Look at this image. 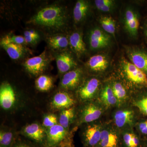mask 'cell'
<instances>
[{
    "label": "cell",
    "mask_w": 147,
    "mask_h": 147,
    "mask_svg": "<svg viewBox=\"0 0 147 147\" xmlns=\"http://www.w3.org/2000/svg\"><path fill=\"white\" fill-rule=\"evenodd\" d=\"M66 20L63 7L60 6L52 5L40 10L28 23L51 30H59L65 26Z\"/></svg>",
    "instance_id": "obj_1"
},
{
    "label": "cell",
    "mask_w": 147,
    "mask_h": 147,
    "mask_svg": "<svg viewBox=\"0 0 147 147\" xmlns=\"http://www.w3.org/2000/svg\"><path fill=\"white\" fill-rule=\"evenodd\" d=\"M128 55L131 63L147 73V53L136 50L131 51Z\"/></svg>",
    "instance_id": "obj_17"
},
{
    "label": "cell",
    "mask_w": 147,
    "mask_h": 147,
    "mask_svg": "<svg viewBox=\"0 0 147 147\" xmlns=\"http://www.w3.org/2000/svg\"><path fill=\"white\" fill-rule=\"evenodd\" d=\"M12 147H33L27 142L21 141H16Z\"/></svg>",
    "instance_id": "obj_35"
},
{
    "label": "cell",
    "mask_w": 147,
    "mask_h": 147,
    "mask_svg": "<svg viewBox=\"0 0 147 147\" xmlns=\"http://www.w3.org/2000/svg\"><path fill=\"white\" fill-rule=\"evenodd\" d=\"M21 133L42 147L45 146L47 136L46 129L38 123L27 125L22 129Z\"/></svg>",
    "instance_id": "obj_4"
},
{
    "label": "cell",
    "mask_w": 147,
    "mask_h": 147,
    "mask_svg": "<svg viewBox=\"0 0 147 147\" xmlns=\"http://www.w3.org/2000/svg\"><path fill=\"white\" fill-rule=\"evenodd\" d=\"M47 41L49 46L55 50H64L69 45V39L62 34L50 36L47 37Z\"/></svg>",
    "instance_id": "obj_19"
},
{
    "label": "cell",
    "mask_w": 147,
    "mask_h": 147,
    "mask_svg": "<svg viewBox=\"0 0 147 147\" xmlns=\"http://www.w3.org/2000/svg\"><path fill=\"white\" fill-rule=\"evenodd\" d=\"M83 72L80 68L74 69L63 74L60 84L61 90H74L79 86L82 80Z\"/></svg>",
    "instance_id": "obj_8"
},
{
    "label": "cell",
    "mask_w": 147,
    "mask_h": 147,
    "mask_svg": "<svg viewBox=\"0 0 147 147\" xmlns=\"http://www.w3.org/2000/svg\"><path fill=\"white\" fill-rule=\"evenodd\" d=\"M35 86L37 89L40 91H48L53 87V78L47 75H40L36 80Z\"/></svg>",
    "instance_id": "obj_24"
},
{
    "label": "cell",
    "mask_w": 147,
    "mask_h": 147,
    "mask_svg": "<svg viewBox=\"0 0 147 147\" xmlns=\"http://www.w3.org/2000/svg\"><path fill=\"white\" fill-rule=\"evenodd\" d=\"M75 100L67 91L61 90L57 92L52 98L50 106L54 111H62L73 107Z\"/></svg>",
    "instance_id": "obj_6"
},
{
    "label": "cell",
    "mask_w": 147,
    "mask_h": 147,
    "mask_svg": "<svg viewBox=\"0 0 147 147\" xmlns=\"http://www.w3.org/2000/svg\"><path fill=\"white\" fill-rule=\"evenodd\" d=\"M101 97L102 102L107 106L115 105L117 101L113 93L112 88L109 86H106L102 90Z\"/></svg>",
    "instance_id": "obj_26"
},
{
    "label": "cell",
    "mask_w": 147,
    "mask_h": 147,
    "mask_svg": "<svg viewBox=\"0 0 147 147\" xmlns=\"http://www.w3.org/2000/svg\"><path fill=\"white\" fill-rule=\"evenodd\" d=\"M9 43L23 45L26 43L25 38L21 36L7 35L1 40V45Z\"/></svg>",
    "instance_id": "obj_30"
},
{
    "label": "cell",
    "mask_w": 147,
    "mask_h": 147,
    "mask_svg": "<svg viewBox=\"0 0 147 147\" xmlns=\"http://www.w3.org/2000/svg\"><path fill=\"white\" fill-rule=\"evenodd\" d=\"M139 144V139L135 134H132L131 137V147H138Z\"/></svg>",
    "instance_id": "obj_37"
},
{
    "label": "cell",
    "mask_w": 147,
    "mask_h": 147,
    "mask_svg": "<svg viewBox=\"0 0 147 147\" xmlns=\"http://www.w3.org/2000/svg\"><path fill=\"white\" fill-rule=\"evenodd\" d=\"M94 2L98 9L103 12L110 11L115 5V2L113 0H96Z\"/></svg>",
    "instance_id": "obj_29"
},
{
    "label": "cell",
    "mask_w": 147,
    "mask_h": 147,
    "mask_svg": "<svg viewBox=\"0 0 147 147\" xmlns=\"http://www.w3.org/2000/svg\"><path fill=\"white\" fill-rule=\"evenodd\" d=\"M75 116V109L74 106L62 110L60 112L58 116L59 124L69 131V127L72 123Z\"/></svg>",
    "instance_id": "obj_20"
},
{
    "label": "cell",
    "mask_w": 147,
    "mask_h": 147,
    "mask_svg": "<svg viewBox=\"0 0 147 147\" xmlns=\"http://www.w3.org/2000/svg\"><path fill=\"white\" fill-rule=\"evenodd\" d=\"M58 124V116L55 114H47L43 117L42 125L46 129Z\"/></svg>",
    "instance_id": "obj_28"
},
{
    "label": "cell",
    "mask_w": 147,
    "mask_h": 147,
    "mask_svg": "<svg viewBox=\"0 0 147 147\" xmlns=\"http://www.w3.org/2000/svg\"><path fill=\"white\" fill-rule=\"evenodd\" d=\"M133 113L130 110H121L116 113L115 116V123L118 127H122L132 121Z\"/></svg>",
    "instance_id": "obj_22"
},
{
    "label": "cell",
    "mask_w": 147,
    "mask_h": 147,
    "mask_svg": "<svg viewBox=\"0 0 147 147\" xmlns=\"http://www.w3.org/2000/svg\"><path fill=\"white\" fill-rule=\"evenodd\" d=\"M125 26L130 35L136 36L138 33L139 21L138 15L133 9H128L125 14Z\"/></svg>",
    "instance_id": "obj_13"
},
{
    "label": "cell",
    "mask_w": 147,
    "mask_h": 147,
    "mask_svg": "<svg viewBox=\"0 0 147 147\" xmlns=\"http://www.w3.org/2000/svg\"><path fill=\"white\" fill-rule=\"evenodd\" d=\"M56 61L59 73L64 74L74 69L77 65L74 58L68 52L61 51L56 56Z\"/></svg>",
    "instance_id": "obj_10"
},
{
    "label": "cell",
    "mask_w": 147,
    "mask_h": 147,
    "mask_svg": "<svg viewBox=\"0 0 147 147\" xmlns=\"http://www.w3.org/2000/svg\"><path fill=\"white\" fill-rule=\"evenodd\" d=\"M135 105L143 114L147 115V97L137 101Z\"/></svg>",
    "instance_id": "obj_32"
},
{
    "label": "cell",
    "mask_w": 147,
    "mask_h": 147,
    "mask_svg": "<svg viewBox=\"0 0 147 147\" xmlns=\"http://www.w3.org/2000/svg\"><path fill=\"white\" fill-rule=\"evenodd\" d=\"M112 90L114 95L117 100H123L126 97V92L123 86L119 83H115L113 84Z\"/></svg>",
    "instance_id": "obj_31"
},
{
    "label": "cell",
    "mask_w": 147,
    "mask_h": 147,
    "mask_svg": "<svg viewBox=\"0 0 147 147\" xmlns=\"http://www.w3.org/2000/svg\"><path fill=\"white\" fill-rule=\"evenodd\" d=\"M102 114L101 109L92 102L88 103L82 108L79 115V122L88 123L98 119Z\"/></svg>",
    "instance_id": "obj_12"
},
{
    "label": "cell",
    "mask_w": 147,
    "mask_h": 147,
    "mask_svg": "<svg viewBox=\"0 0 147 147\" xmlns=\"http://www.w3.org/2000/svg\"><path fill=\"white\" fill-rule=\"evenodd\" d=\"M132 135L131 133H126L124 135V142L127 147H131Z\"/></svg>",
    "instance_id": "obj_33"
},
{
    "label": "cell",
    "mask_w": 147,
    "mask_h": 147,
    "mask_svg": "<svg viewBox=\"0 0 147 147\" xmlns=\"http://www.w3.org/2000/svg\"><path fill=\"white\" fill-rule=\"evenodd\" d=\"M99 85V81L96 78L89 79L79 88L77 94L80 100L87 101L94 97Z\"/></svg>",
    "instance_id": "obj_11"
},
{
    "label": "cell",
    "mask_w": 147,
    "mask_h": 147,
    "mask_svg": "<svg viewBox=\"0 0 147 147\" xmlns=\"http://www.w3.org/2000/svg\"><path fill=\"white\" fill-rule=\"evenodd\" d=\"M139 128L143 134H147V120L139 124Z\"/></svg>",
    "instance_id": "obj_36"
},
{
    "label": "cell",
    "mask_w": 147,
    "mask_h": 147,
    "mask_svg": "<svg viewBox=\"0 0 147 147\" xmlns=\"http://www.w3.org/2000/svg\"><path fill=\"white\" fill-rule=\"evenodd\" d=\"M121 64L124 72L129 81L135 84L147 86V77L144 71L125 59L122 61Z\"/></svg>",
    "instance_id": "obj_7"
},
{
    "label": "cell",
    "mask_w": 147,
    "mask_h": 147,
    "mask_svg": "<svg viewBox=\"0 0 147 147\" xmlns=\"http://www.w3.org/2000/svg\"><path fill=\"white\" fill-rule=\"evenodd\" d=\"M118 144V137L116 134L107 130L101 131L99 144L102 147H116Z\"/></svg>",
    "instance_id": "obj_23"
},
{
    "label": "cell",
    "mask_w": 147,
    "mask_h": 147,
    "mask_svg": "<svg viewBox=\"0 0 147 147\" xmlns=\"http://www.w3.org/2000/svg\"><path fill=\"white\" fill-rule=\"evenodd\" d=\"M146 36H147V28L146 30Z\"/></svg>",
    "instance_id": "obj_39"
},
{
    "label": "cell",
    "mask_w": 147,
    "mask_h": 147,
    "mask_svg": "<svg viewBox=\"0 0 147 147\" xmlns=\"http://www.w3.org/2000/svg\"><path fill=\"white\" fill-rule=\"evenodd\" d=\"M1 45L12 59H19L24 57L27 53L26 49L21 44L9 43Z\"/></svg>",
    "instance_id": "obj_18"
},
{
    "label": "cell",
    "mask_w": 147,
    "mask_h": 147,
    "mask_svg": "<svg viewBox=\"0 0 147 147\" xmlns=\"http://www.w3.org/2000/svg\"><path fill=\"white\" fill-rule=\"evenodd\" d=\"M49 63V59L45 50L38 56L28 59L24 65L30 74L36 76H40L45 71Z\"/></svg>",
    "instance_id": "obj_3"
},
{
    "label": "cell",
    "mask_w": 147,
    "mask_h": 147,
    "mask_svg": "<svg viewBox=\"0 0 147 147\" xmlns=\"http://www.w3.org/2000/svg\"><path fill=\"white\" fill-rule=\"evenodd\" d=\"M24 36L33 37L39 39V35L36 31L33 30H29L26 31L24 33Z\"/></svg>",
    "instance_id": "obj_34"
},
{
    "label": "cell",
    "mask_w": 147,
    "mask_h": 147,
    "mask_svg": "<svg viewBox=\"0 0 147 147\" xmlns=\"http://www.w3.org/2000/svg\"><path fill=\"white\" fill-rule=\"evenodd\" d=\"M102 29L108 33L115 35L116 29V21L112 17L103 16L100 20Z\"/></svg>",
    "instance_id": "obj_27"
},
{
    "label": "cell",
    "mask_w": 147,
    "mask_h": 147,
    "mask_svg": "<svg viewBox=\"0 0 147 147\" xmlns=\"http://www.w3.org/2000/svg\"><path fill=\"white\" fill-rule=\"evenodd\" d=\"M69 42L71 49L78 56H81L86 52L85 42L82 34L79 32L73 33L69 38Z\"/></svg>",
    "instance_id": "obj_16"
},
{
    "label": "cell",
    "mask_w": 147,
    "mask_h": 147,
    "mask_svg": "<svg viewBox=\"0 0 147 147\" xmlns=\"http://www.w3.org/2000/svg\"><path fill=\"white\" fill-rule=\"evenodd\" d=\"M16 141L15 135L11 130L1 129L0 147H12Z\"/></svg>",
    "instance_id": "obj_25"
},
{
    "label": "cell",
    "mask_w": 147,
    "mask_h": 147,
    "mask_svg": "<svg viewBox=\"0 0 147 147\" xmlns=\"http://www.w3.org/2000/svg\"><path fill=\"white\" fill-rule=\"evenodd\" d=\"M110 35L97 28L92 30L89 36L90 47L93 50L107 47L110 43Z\"/></svg>",
    "instance_id": "obj_9"
},
{
    "label": "cell",
    "mask_w": 147,
    "mask_h": 147,
    "mask_svg": "<svg viewBox=\"0 0 147 147\" xmlns=\"http://www.w3.org/2000/svg\"><path fill=\"white\" fill-rule=\"evenodd\" d=\"M46 141L44 147H72L69 131L59 124L46 129Z\"/></svg>",
    "instance_id": "obj_2"
},
{
    "label": "cell",
    "mask_w": 147,
    "mask_h": 147,
    "mask_svg": "<svg viewBox=\"0 0 147 147\" xmlns=\"http://www.w3.org/2000/svg\"><path fill=\"white\" fill-rule=\"evenodd\" d=\"M26 43L28 44H34L38 40L36 38L33 37L24 36Z\"/></svg>",
    "instance_id": "obj_38"
},
{
    "label": "cell",
    "mask_w": 147,
    "mask_h": 147,
    "mask_svg": "<svg viewBox=\"0 0 147 147\" xmlns=\"http://www.w3.org/2000/svg\"><path fill=\"white\" fill-rule=\"evenodd\" d=\"M17 97L13 87L8 82H4L0 87V105L5 110H9L15 107Z\"/></svg>",
    "instance_id": "obj_5"
},
{
    "label": "cell",
    "mask_w": 147,
    "mask_h": 147,
    "mask_svg": "<svg viewBox=\"0 0 147 147\" xmlns=\"http://www.w3.org/2000/svg\"><path fill=\"white\" fill-rule=\"evenodd\" d=\"M87 65L92 71H102L108 68L109 62L105 56L96 55L90 58L87 63Z\"/></svg>",
    "instance_id": "obj_15"
},
{
    "label": "cell",
    "mask_w": 147,
    "mask_h": 147,
    "mask_svg": "<svg viewBox=\"0 0 147 147\" xmlns=\"http://www.w3.org/2000/svg\"><path fill=\"white\" fill-rule=\"evenodd\" d=\"M88 3L86 1L79 0L76 3L73 10V16L76 23L83 21L88 11Z\"/></svg>",
    "instance_id": "obj_21"
},
{
    "label": "cell",
    "mask_w": 147,
    "mask_h": 147,
    "mask_svg": "<svg viewBox=\"0 0 147 147\" xmlns=\"http://www.w3.org/2000/svg\"><path fill=\"white\" fill-rule=\"evenodd\" d=\"M101 131L100 127L96 125L87 127L84 134L85 145L88 147H94L99 143L101 137Z\"/></svg>",
    "instance_id": "obj_14"
}]
</instances>
